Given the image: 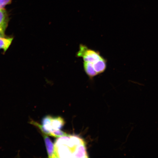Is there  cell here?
<instances>
[{"instance_id":"1","label":"cell","mask_w":158,"mask_h":158,"mask_svg":"<svg viewBox=\"0 0 158 158\" xmlns=\"http://www.w3.org/2000/svg\"><path fill=\"white\" fill-rule=\"evenodd\" d=\"M58 138L54 143L55 158H75L79 146L85 143L76 135H67Z\"/></svg>"},{"instance_id":"2","label":"cell","mask_w":158,"mask_h":158,"mask_svg":"<svg viewBox=\"0 0 158 158\" xmlns=\"http://www.w3.org/2000/svg\"><path fill=\"white\" fill-rule=\"evenodd\" d=\"M35 125L37 126L43 134L51 136V134L55 130H60L65 124L64 120L60 117H52L47 116L43 118L42 125L33 122Z\"/></svg>"},{"instance_id":"3","label":"cell","mask_w":158,"mask_h":158,"mask_svg":"<svg viewBox=\"0 0 158 158\" xmlns=\"http://www.w3.org/2000/svg\"><path fill=\"white\" fill-rule=\"evenodd\" d=\"M76 56L83 59L84 62L92 64L100 60L102 58L98 51L89 48L85 45L80 44L79 50L77 53Z\"/></svg>"},{"instance_id":"4","label":"cell","mask_w":158,"mask_h":158,"mask_svg":"<svg viewBox=\"0 0 158 158\" xmlns=\"http://www.w3.org/2000/svg\"><path fill=\"white\" fill-rule=\"evenodd\" d=\"M47 153L49 158H55L54 144L47 135L43 134Z\"/></svg>"},{"instance_id":"5","label":"cell","mask_w":158,"mask_h":158,"mask_svg":"<svg viewBox=\"0 0 158 158\" xmlns=\"http://www.w3.org/2000/svg\"><path fill=\"white\" fill-rule=\"evenodd\" d=\"M92 64L98 74L103 73L106 68V60L103 57Z\"/></svg>"},{"instance_id":"6","label":"cell","mask_w":158,"mask_h":158,"mask_svg":"<svg viewBox=\"0 0 158 158\" xmlns=\"http://www.w3.org/2000/svg\"><path fill=\"white\" fill-rule=\"evenodd\" d=\"M9 22L8 15L4 9H0V28L5 31Z\"/></svg>"},{"instance_id":"7","label":"cell","mask_w":158,"mask_h":158,"mask_svg":"<svg viewBox=\"0 0 158 158\" xmlns=\"http://www.w3.org/2000/svg\"><path fill=\"white\" fill-rule=\"evenodd\" d=\"M84 68L86 73L91 78L98 75L94 70L92 63L84 62Z\"/></svg>"},{"instance_id":"8","label":"cell","mask_w":158,"mask_h":158,"mask_svg":"<svg viewBox=\"0 0 158 158\" xmlns=\"http://www.w3.org/2000/svg\"><path fill=\"white\" fill-rule=\"evenodd\" d=\"M13 39L5 37H0V49H3L5 52L11 44Z\"/></svg>"},{"instance_id":"9","label":"cell","mask_w":158,"mask_h":158,"mask_svg":"<svg viewBox=\"0 0 158 158\" xmlns=\"http://www.w3.org/2000/svg\"><path fill=\"white\" fill-rule=\"evenodd\" d=\"M67 135L68 134L66 133L61 131L60 130H54L51 134V136L55 138H58Z\"/></svg>"},{"instance_id":"10","label":"cell","mask_w":158,"mask_h":158,"mask_svg":"<svg viewBox=\"0 0 158 158\" xmlns=\"http://www.w3.org/2000/svg\"><path fill=\"white\" fill-rule=\"evenodd\" d=\"M13 0H0V9H3L7 5L10 4Z\"/></svg>"},{"instance_id":"11","label":"cell","mask_w":158,"mask_h":158,"mask_svg":"<svg viewBox=\"0 0 158 158\" xmlns=\"http://www.w3.org/2000/svg\"><path fill=\"white\" fill-rule=\"evenodd\" d=\"M5 31L0 28V37H5Z\"/></svg>"}]
</instances>
